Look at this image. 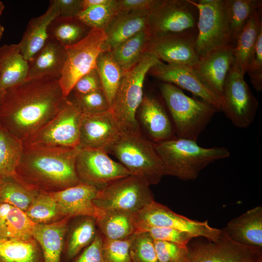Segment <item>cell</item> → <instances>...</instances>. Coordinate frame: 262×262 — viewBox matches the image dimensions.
<instances>
[{"label":"cell","instance_id":"6da1fadb","mask_svg":"<svg viewBox=\"0 0 262 262\" xmlns=\"http://www.w3.org/2000/svg\"><path fill=\"white\" fill-rule=\"evenodd\" d=\"M65 99L58 79H26L3 91L0 127L24 143L57 113Z\"/></svg>","mask_w":262,"mask_h":262},{"label":"cell","instance_id":"7a4b0ae2","mask_svg":"<svg viewBox=\"0 0 262 262\" xmlns=\"http://www.w3.org/2000/svg\"><path fill=\"white\" fill-rule=\"evenodd\" d=\"M14 177L27 187L51 193L82 182L76 171V148L26 145Z\"/></svg>","mask_w":262,"mask_h":262},{"label":"cell","instance_id":"3957f363","mask_svg":"<svg viewBox=\"0 0 262 262\" xmlns=\"http://www.w3.org/2000/svg\"><path fill=\"white\" fill-rule=\"evenodd\" d=\"M154 145L162 162L164 176L186 181L196 179L208 164L230 155L226 147H204L197 141L178 137Z\"/></svg>","mask_w":262,"mask_h":262},{"label":"cell","instance_id":"277c9868","mask_svg":"<svg viewBox=\"0 0 262 262\" xmlns=\"http://www.w3.org/2000/svg\"><path fill=\"white\" fill-rule=\"evenodd\" d=\"M159 88L173 122L176 137L197 141L219 111L204 100L188 96L174 84L162 82Z\"/></svg>","mask_w":262,"mask_h":262},{"label":"cell","instance_id":"5b68a950","mask_svg":"<svg viewBox=\"0 0 262 262\" xmlns=\"http://www.w3.org/2000/svg\"><path fill=\"white\" fill-rule=\"evenodd\" d=\"M160 61L147 52L138 63L123 73L110 109L122 132H140L136 115L144 97L145 78Z\"/></svg>","mask_w":262,"mask_h":262},{"label":"cell","instance_id":"8992f818","mask_svg":"<svg viewBox=\"0 0 262 262\" xmlns=\"http://www.w3.org/2000/svg\"><path fill=\"white\" fill-rule=\"evenodd\" d=\"M112 153L131 173L150 186L158 183L164 176L162 162L152 142L140 132H122L111 148Z\"/></svg>","mask_w":262,"mask_h":262},{"label":"cell","instance_id":"52a82bcc","mask_svg":"<svg viewBox=\"0 0 262 262\" xmlns=\"http://www.w3.org/2000/svg\"><path fill=\"white\" fill-rule=\"evenodd\" d=\"M198 11L196 52L201 59L213 51L233 46L224 0H191Z\"/></svg>","mask_w":262,"mask_h":262},{"label":"cell","instance_id":"ba28073f","mask_svg":"<svg viewBox=\"0 0 262 262\" xmlns=\"http://www.w3.org/2000/svg\"><path fill=\"white\" fill-rule=\"evenodd\" d=\"M107 35L104 31L91 29L77 43L66 47V57L59 82L65 98L71 93L76 82L96 67L99 55L104 51Z\"/></svg>","mask_w":262,"mask_h":262},{"label":"cell","instance_id":"9c48e42d","mask_svg":"<svg viewBox=\"0 0 262 262\" xmlns=\"http://www.w3.org/2000/svg\"><path fill=\"white\" fill-rule=\"evenodd\" d=\"M149 186L144 179L131 175L100 188L93 202L100 210L134 213L154 200Z\"/></svg>","mask_w":262,"mask_h":262},{"label":"cell","instance_id":"30bf717a","mask_svg":"<svg viewBox=\"0 0 262 262\" xmlns=\"http://www.w3.org/2000/svg\"><path fill=\"white\" fill-rule=\"evenodd\" d=\"M198 11L191 0H159L148 28L151 37L197 35Z\"/></svg>","mask_w":262,"mask_h":262},{"label":"cell","instance_id":"8fae6325","mask_svg":"<svg viewBox=\"0 0 262 262\" xmlns=\"http://www.w3.org/2000/svg\"><path fill=\"white\" fill-rule=\"evenodd\" d=\"M82 114L71 100L65 98L57 113L24 144L76 148L79 147Z\"/></svg>","mask_w":262,"mask_h":262},{"label":"cell","instance_id":"7c38bea8","mask_svg":"<svg viewBox=\"0 0 262 262\" xmlns=\"http://www.w3.org/2000/svg\"><path fill=\"white\" fill-rule=\"evenodd\" d=\"M242 73L233 67L227 75L222 95V112L236 127L245 129L254 121L258 101Z\"/></svg>","mask_w":262,"mask_h":262},{"label":"cell","instance_id":"4fadbf2b","mask_svg":"<svg viewBox=\"0 0 262 262\" xmlns=\"http://www.w3.org/2000/svg\"><path fill=\"white\" fill-rule=\"evenodd\" d=\"M133 215L135 223L169 228L210 241H216L222 233L221 229L212 227L207 220L202 222L189 219L155 200Z\"/></svg>","mask_w":262,"mask_h":262},{"label":"cell","instance_id":"5bb4252c","mask_svg":"<svg viewBox=\"0 0 262 262\" xmlns=\"http://www.w3.org/2000/svg\"><path fill=\"white\" fill-rule=\"evenodd\" d=\"M187 247L190 262H262V248L238 244L222 230L215 242H189Z\"/></svg>","mask_w":262,"mask_h":262},{"label":"cell","instance_id":"9a60e30c","mask_svg":"<svg viewBox=\"0 0 262 262\" xmlns=\"http://www.w3.org/2000/svg\"><path fill=\"white\" fill-rule=\"evenodd\" d=\"M75 167L82 182L99 188L131 175L122 164L111 158L107 152L98 148L79 147Z\"/></svg>","mask_w":262,"mask_h":262},{"label":"cell","instance_id":"2e32d148","mask_svg":"<svg viewBox=\"0 0 262 262\" xmlns=\"http://www.w3.org/2000/svg\"><path fill=\"white\" fill-rule=\"evenodd\" d=\"M148 73L162 82L174 84L181 89L190 92L219 111H222V98L211 88L194 67L169 65L160 61Z\"/></svg>","mask_w":262,"mask_h":262},{"label":"cell","instance_id":"e0dca14e","mask_svg":"<svg viewBox=\"0 0 262 262\" xmlns=\"http://www.w3.org/2000/svg\"><path fill=\"white\" fill-rule=\"evenodd\" d=\"M196 37L192 35L151 37L147 52L167 64L194 67L199 61L195 48Z\"/></svg>","mask_w":262,"mask_h":262},{"label":"cell","instance_id":"ac0fdd59","mask_svg":"<svg viewBox=\"0 0 262 262\" xmlns=\"http://www.w3.org/2000/svg\"><path fill=\"white\" fill-rule=\"evenodd\" d=\"M122 132L110 110L98 114L82 115L79 147L101 149L109 153Z\"/></svg>","mask_w":262,"mask_h":262},{"label":"cell","instance_id":"d6986e66","mask_svg":"<svg viewBox=\"0 0 262 262\" xmlns=\"http://www.w3.org/2000/svg\"><path fill=\"white\" fill-rule=\"evenodd\" d=\"M100 188L81 182L65 189L49 193L58 205L65 217L90 216L97 218L100 209L93 200Z\"/></svg>","mask_w":262,"mask_h":262},{"label":"cell","instance_id":"ffe728a7","mask_svg":"<svg viewBox=\"0 0 262 262\" xmlns=\"http://www.w3.org/2000/svg\"><path fill=\"white\" fill-rule=\"evenodd\" d=\"M137 112L152 143H160L177 137L170 115L156 98L144 96Z\"/></svg>","mask_w":262,"mask_h":262},{"label":"cell","instance_id":"44dd1931","mask_svg":"<svg viewBox=\"0 0 262 262\" xmlns=\"http://www.w3.org/2000/svg\"><path fill=\"white\" fill-rule=\"evenodd\" d=\"M66 57V48L49 37L41 49L28 61L27 79H59Z\"/></svg>","mask_w":262,"mask_h":262},{"label":"cell","instance_id":"7402d4cb","mask_svg":"<svg viewBox=\"0 0 262 262\" xmlns=\"http://www.w3.org/2000/svg\"><path fill=\"white\" fill-rule=\"evenodd\" d=\"M221 229L238 244L262 248V206L247 210L231 220Z\"/></svg>","mask_w":262,"mask_h":262},{"label":"cell","instance_id":"603a6c76","mask_svg":"<svg viewBox=\"0 0 262 262\" xmlns=\"http://www.w3.org/2000/svg\"><path fill=\"white\" fill-rule=\"evenodd\" d=\"M233 46L212 52L194 67L206 83L222 98L227 75L233 62Z\"/></svg>","mask_w":262,"mask_h":262},{"label":"cell","instance_id":"cb8c5ba5","mask_svg":"<svg viewBox=\"0 0 262 262\" xmlns=\"http://www.w3.org/2000/svg\"><path fill=\"white\" fill-rule=\"evenodd\" d=\"M152 10L120 12L105 31L104 51H110L123 42L148 27Z\"/></svg>","mask_w":262,"mask_h":262},{"label":"cell","instance_id":"d4e9b609","mask_svg":"<svg viewBox=\"0 0 262 262\" xmlns=\"http://www.w3.org/2000/svg\"><path fill=\"white\" fill-rule=\"evenodd\" d=\"M59 16L55 0H50L46 11L32 18L28 22L20 42L17 44L24 59L29 61L41 49L48 38V29L51 21Z\"/></svg>","mask_w":262,"mask_h":262},{"label":"cell","instance_id":"484cf974","mask_svg":"<svg viewBox=\"0 0 262 262\" xmlns=\"http://www.w3.org/2000/svg\"><path fill=\"white\" fill-rule=\"evenodd\" d=\"M262 30V8L256 11L237 36L233 45L232 66L245 75L253 59L256 43Z\"/></svg>","mask_w":262,"mask_h":262},{"label":"cell","instance_id":"4316f807","mask_svg":"<svg viewBox=\"0 0 262 262\" xmlns=\"http://www.w3.org/2000/svg\"><path fill=\"white\" fill-rule=\"evenodd\" d=\"M72 218H64L46 224H35L33 237L39 244L44 262H61L64 240Z\"/></svg>","mask_w":262,"mask_h":262},{"label":"cell","instance_id":"83f0119b","mask_svg":"<svg viewBox=\"0 0 262 262\" xmlns=\"http://www.w3.org/2000/svg\"><path fill=\"white\" fill-rule=\"evenodd\" d=\"M0 91L15 86L27 79L28 62L17 44L0 47Z\"/></svg>","mask_w":262,"mask_h":262},{"label":"cell","instance_id":"f1b7e54d","mask_svg":"<svg viewBox=\"0 0 262 262\" xmlns=\"http://www.w3.org/2000/svg\"><path fill=\"white\" fill-rule=\"evenodd\" d=\"M35 225L23 211L0 202V240L30 239Z\"/></svg>","mask_w":262,"mask_h":262},{"label":"cell","instance_id":"f546056e","mask_svg":"<svg viewBox=\"0 0 262 262\" xmlns=\"http://www.w3.org/2000/svg\"><path fill=\"white\" fill-rule=\"evenodd\" d=\"M97 227L102 237L122 239L135 233L133 213L117 210H100L96 218Z\"/></svg>","mask_w":262,"mask_h":262},{"label":"cell","instance_id":"4dcf8cb0","mask_svg":"<svg viewBox=\"0 0 262 262\" xmlns=\"http://www.w3.org/2000/svg\"><path fill=\"white\" fill-rule=\"evenodd\" d=\"M151 37L147 27L110 51L124 72L132 68L143 57Z\"/></svg>","mask_w":262,"mask_h":262},{"label":"cell","instance_id":"1f68e13d","mask_svg":"<svg viewBox=\"0 0 262 262\" xmlns=\"http://www.w3.org/2000/svg\"><path fill=\"white\" fill-rule=\"evenodd\" d=\"M76 217L66 244V256L69 261L72 260L93 242L98 231L96 218L90 216Z\"/></svg>","mask_w":262,"mask_h":262},{"label":"cell","instance_id":"d6a6232c","mask_svg":"<svg viewBox=\"0 0 262 262\" xmlns=\"http://www.w3.org/2000/svg\"><path fill=\"white\" fill-rule=\"evenodd\" d=\"M24 148L22 140L0 127V182L15 176Z\"/></svg>","mask_w":262,"mask_h":262},{"label":"cell","instance_id":"836d02e7","mask_svg":"<svg viewBox=\"0 0 262 262\" xmlns=\"http://www.w3.org/2000/svg\"><path fill=\"white\" fill-rule=\"evenodd\" d=\"M91 29L76 17L59 16L49 24L48 34V37L66 47L81 41Z\"/></svg>","mask_w":262,"mask_h":262},{"label":"cell","instance_id":"e575fe53","mask_svg":"<svg viewBox=\"0 0 262 262\" xmlns=\"http://www.w3.org/2000/svg\"><path fill=\"white\" fill-rule=\"evenodd\" d=\"M0 262H44V259L33 237L27 240H0Z\"/></svg>","mask_w":262,"mask_h":262},{"label":"cell","instance_id":"d590c367","mask_svg":"<svg viewBox=\"0 0 262 262\" xmlns=\"http://www.w3.org/2000/svg\"><path fill=\"white\" fill-rule=\"evenodd\" d=\"M96 68L100 77L102 90L111 107L124 72L109 51H103L99 55Z\"/></svg>","mask_w":262,"mask_h":262},{"label":"cell","instance_id":"8d00e7d4","mask_svg":"<svg viewBox=\"0 0 262 262\" xmlns=\"http://www.w3.org/2000/svg\"><path fill=\"white\" fill-rule=\"evenodd\" d=\"M224 4L233 45L235 40L246 23L258 10L262 7L261 0H224Z\"/></svg>","mask_w":262,"mask_h":262},{"label":"cell","instance_id":"74e56055","mask_svg":"<svg viewBox=\"0 0 262 262\" xmlns=\"http://www.w3.org/2000/svg\"><path fill=\"white\" fill-rule=\"evenodd\" d=\"M35 224H46L65 218L56 202L49 193L39 192L24 212Z\"/></svg>","mask_w":262,"mask_h":262},{"label":"cell","instance_id":"f35d334b","mask_svg":"<svg viewBox=\"0 0 262 262\" xmlns=\"http://www.w3.org/2000/svg\"><path fill=\"white\" fill-rule=\"evenodd\" d=\"M39 192L27 187L14 178L0 182V202L11 205L24 212Z\"/></svg>","mask_w":262,"mask_h":262},{"label":"cell","instance_id":"ab89813d","mask_svg":"<svg viewBox=\"0 0 262 262\" xmlns=\"http://www.w3.org/2000/svg\"><path fill=\"white\" fill-rule=\"evenodd\" d=\"M119 13L117 0L82 11L76 17L91 29L104 32Z\"/></svg>","mask_w":262,"mask_h":262},{"label":"cell","instance_id":"60d3db41","mask_svg":"<svg viewBox=\"0 0 262 262\" xmlns=\"http://www.w3.org/2000/svg\"><path fill=\"white\" fill-rule=\"evenodd\" d=\"M130 254L132 262H159L154 239L146 232H139L132 235Z\"/></svg>","mask_w":262,"mask_h":262},{"label":"cell","instance_id":"b9f144b4","mask_svg":"<svg viewBox=\"0 0 262 262\" xmlns=\"http://www.w3.org/2000/svg\"><path fill=\"white\" fill-rule=\"evenodd\" d=\"M72 101L82 115L98 114L110 109L102 89L85 94H74Z\"/></svg>","mask_w":262,"mask_h":262},{"label":"cell","instance_id":"7bdbcfd3","mask_svg":"<svg viewBox=\"0 0 262 262\" xmlns=\"http://www.w3.org/2000/svg\"><path fill=\"white\" fill-rule=\"evenodd\" d=\"M134 224L135 233L139 232H147L155 240L187 246L194 238L189 233L169 228L150 226L135 222Z\"/></svg>","mask_w":262,"mask_h":262},{"label":"cell","instance_id":"ee69618b","mask_svg":"<svg viewBox=\"0 0 262 262\" xmlns=\"http://www.w3.org/2000/svg\"><path fill=\"white\" fill-rule=\"evenodd\" d=\"M132 235L127 238L116 240L102 237V253L104 262H132L130 247Z\"/></svg>","mask_w":262,"mask_h":262},{"label":"cell","instance_id":"f6af8a7d","mask_svg":"<svg viewBox=\"0 0 262 262\" xmlns=\"http://www.w3.org/2000/svg\"><path fill=\"white\" fill-rule=\"evenodd\" d=\"M154 241L159 262H190L187 246L155 240Z\"/></svg>","mask_w":262,"mask_h":262},{"label":"cell","instance_id":"bcb514c9","mask_svg":"<svg viewBox=\"0 0 262 262\" xmlns=\"http://www.w3.org/2000/svg\"><path fill=\"white\" fill-rule=\"evenodd\" d=\"M257 92L262 91V30L259 33L256 43L254 56L247 72Z\"/></svg>","mask_w":262,"mask_h":262},{"label":"cell","instance_id":"7dc6e473","mask_svg":"<svg viewBox=\"0 0 262 262\" xmlns=\"http://www.w3.org/2000/svg\"><path fill=\"white\" fill-rule=\"evenodd\" d=\"M102 236L98 231L93 242L71 262H104L102 253Z\"/></svg>","mask_w":262,"mask_h":262},{"label":"cell","instance_id":"c3c4849f","mask_svg":"<svg viewBox=\"0 0 262 262\" xmlns=\"http://www.w3.org/2000/svg\"><path fill=\"white\" fill-rule=\"evenodd\" d=\"M101 89L102 88L100 77L96 68H94L76 82L72 92L76 94H85Z\"/></svg>","mask_w":262,"mask_h":262},{"label":"cell","instance_id":"681fc988","mask_svg":"<svg viewBox=\"0 0 262 262\" xmlns=\"http://www.w3.org/2000/svg\"><path fill=\"white\" fill-rule=\"evenodd\" d=\"M119 12H143L153 9L159 0H117Z\"/></svg>","mask_w":262,"mask_h":262},{"label":"cell","instance_id":"f907efd6","mask_svg":"<svg viewBox=\"0 0 262 262\" xmlns=\"http://www.w3.org/2000/svg\"><path fill=\"white\" fill-rule=\"evenodd\" d=\"M59 16L76 17L82 10V0H55Z\"/></svg>","mask_w":262,"mask_h":262},{"label":"cell","instance_id":"816d5d0a","mask_svg":"<svg viewBox=\"0 0 262 262\" xmlns=\"http://www.w3.org/2000/svg\"><path fill=\"white\" fill-rule=\"evenodd\" d=\"M110 0H82V10L90 7L107 4L109 3Z\"/></svg>","mask_w":262,"mask_h":262},{"label":"cell","instance_id":"f5cc1de1","mask_svg":"<svg viewBox=\"0 0 262 262\" xmlns=\"http://www.w3.org/2000/svg\"><path fill=\"white\" fill-rule=\"evenodd\" d=\"M4 5L3 3V2L1 1H0V16L4 10Z\"/></svg>","mask_w":262,"mask_h":262},{"label":"cell","instance_id":"db71d44e","mask_svg":"<svg viewBox=\"0 0 262 262\" xmlns=\"http://www.w3.org/2000/svg\"><path fill=\"white\" fill-rule=\"evenodd\" d=\"M4 30V29L3 26L0 24V40L3 35Z\"/></svg>","mask_w":262,"mask_h":262},{"label":"cell","instance_id":"11a10c76","mask_svg":"<svg viewBox=\"0 0 262 262\" xmlns=\"http://www.w3.org/2000/svg\"><path fill=\"white\" fill-rule=\"evenodd\" d=\"M3 92V91H0V100L2 96Z\"/></svg>","mask_w":262,"mask_h":262},{"label":"cell","instance_id":"9f6ffc18","mask_svg":"<svg viewBox=\"0 0 262 262\" xmlns=\"http://www.w3.org/2000/svg\"></svg>","mask_w":262,"mask_h":262}]
</instances>
